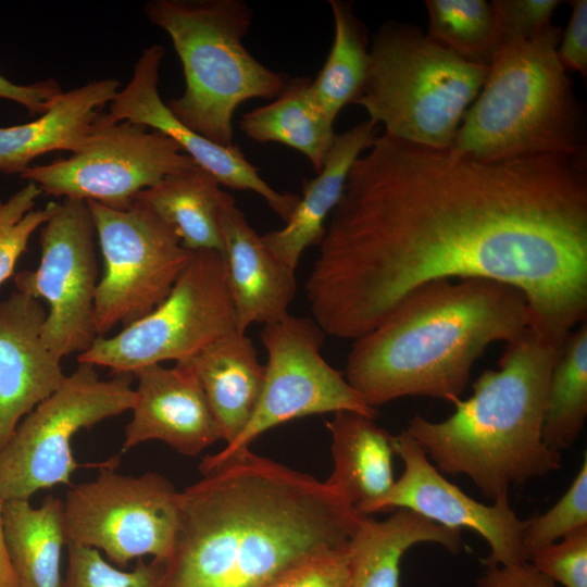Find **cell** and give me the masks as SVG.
Masks as SVG:
<instances>
[{
  "instance_id": "cell-1",
  "label": "cell",
  "mask_w": 587,
  "mask_h": 587,
  "mask_svg": "<svg viewBox=\"0 0 587 587\" xmlns=\"http://www.w3.org/2000/svg\"><path fill=\"white\" fill-rule=\"evenodd\" d=\"M305 283L312 319L355 340L419 287L485 278L524 294L562 347L587 319L586 153L480 162L377 136L353 163Z\"/></svg>"
},
{
  "instance_id": "cell-2",
  "label": "cell",
  "mask_w": 587,
  "mask_h": 587,
  "mask_svg": "<svg viewBox=\"0 0 587 587\" xmlns=\"http://www.w3.org/2000/svg\"><path fill=\"white\" fill-rule=\"evenodd\" d=\"M179 492L161 587H270L342 553L361 517L325 482L250 451Z\"/></svg>"
},
{
  "instance_id": "cell-3",
  "label": "cell",
  "mask_w": 587,
  "mask_h": 587,
  "mask_svg": "<svg viewBox=\"0 0 587 587\" xmlns=\"http://www.w3.org/2000/svg\"><path fill=\"white\" fill-rule=\"evenodd\" d=\"M526 298L492 279L427 283L355 339L345 378L372 409L398 398L460 399L476 360L529 327Z\"/></svg>"
},
{
  "instance_id": "cell-4",
  "label": "cell",
  "mask_w": 587,
  "mask_h": 587,
  "mask_svg": "<svg viewBox=\"0 0 587 587\" xmlns=\"http://www.w3.org/2000/svg\"><path fill=\"white\" fill-rule=\"evenodd\" d=\"M563 346V345H562ZM562 347L544 344L528 327L507 341L499 370H486L473 395L440 422L414 415L404 429L442 474L465 475L495 501L561 467L542 440L552 369Z\"/></svg>"
},
{
  "instance_id": "cell-5",
  "label": "cell",
  "mask_w": 587,
  "mask_h": 587,
  "mask_svg": "<svg viewBox=\"0 0 587 587\" xmlns=\"http://www.w3.org/2000/svg\"><path fill=\"white\" fill-rule=\"evenodd\" d=\"M562 29L504 43L451 149L480 162L586 153L585 115L558 57Z\"/></svg>"
},
{
  "instance_id": "cell-6",
  "label": "cell",
  "mask_w": 587,
  "mask_h": 587,
  "mask_svg": "<svg viewBox=\"0 0 587 587\" xmlns=\"http://www.w3.org/2000/svg\"><path fill=\"white\" fill-rule=\"evenodd\" d=\"M149 22L163 29L182 62L185 90L166 103L185 126L220 146H233V117L242 102L274 100L289 77L246 48L253 12L243 0H151Z\"/></svg>"
},
{
  "instance_id": "cell-7",
  "label": "cell",
  "mask_w": 587,
  "mask_h": 587,
  "mask_svg": "<svg viewBox=\"0 0 587 587\" xmlns=\"http://www.w3.org/2000/svg\"><path fill=\"white\" fill-rule=\"evenodd\" d=\"M487 73L488 66L461 59L416 26L387 21L374 35L365 82L353 104L387 135L448 149Z\"/></svg>"
},
{
  "instance_id": "cell-8",
  "label": "cell",
  "mask_w": 587,
  "mask_h": 587,
  "mask_svg": "<svg viewBox=\"0 0 587 587\" xmlns=\"http://www.w3.org/2000/svg\"><path fill=\"white\" fill-rule=\"evenodd\" d=\"M134 375L102 379L95 366L79 363L62 385L18 423L0 450V500H29L38 490L71 485L79 464L71 442L84 428L130 411Z\"/></svg>"
},
{
  "instance_id": "cell-9",
  "label": "cell",
  "mask_w": 587,
  "mask_h": 587,
  "mask_svg": "<svg viewBox=\"0 0 587 587\" xmlns=\"http://www.w3.org/2000/svg\"><path fill=\"white\" fill-rule=\"evenodd\" d=\"M236 330L222 253L193 257L168 296L149 314L114 336L98 337L78 363L129 373L165 361L183 362Z\"/></svg>"
},
{
  "instance_id": "cell-10",
  "label": "cell",
  "mask_w": 587,
  "mask_h": 587,
  "mask_svg": "<svg viewBox=\"0 0 587 587\" xmlns=\"http://www.w3.org/2000/svg\"><path fill=\"white\" fill-rule=\"evenodd\" d=\"M66 542L102 551L123 569L152 555L165 563L179 521V491L158 472L139 476L100 465L95 479L71 486L62 502Z\"/></svg>"
},
{
  "instance_id": "cell-11",
  "label": "cell",
  "mask_w": 587,
  "mask_h": 587,
  "mask_svg": "<svg viewBox=\"0 0 587 587\" xmlns=\"http://www.w3.org/2000/svg\"><path fill=\"white\" fill-rule=\"evenodd\" d=\"M102 259L95 300V328L105 336L154 310L171 292L193 253L148 209H125L86 201Z\"/></svg>"
},
{
  "instance_id": "cell-12",
  "label": "cell",
  "mask_w": 587,
  "mask_h": 587,
  "mask_svg": "<svg viewBox=\"0 0 587 587\" xmlns=\"http://www.w3.org/2000/svg\"><path fill=\"white\" fill-rule=\"evenodd\" d=\"M323 334L313 319L291 314L264 325L261 340L267 361L257 409L232 442L202 459V474L245 453L264 432L290 420L339 411L376 417L377 410L366 405L345 375L323 358Z\"/></svg>"
},
{
  "instance_id": "cell-13",
  "label": "cell",
  "mask_w": 587,
  "mask_h": 587,
  "mask_svg": "<svg viewBox=\"0 0 587 587\" xmlns=\"http://www.w3.org/2000/svg\"><path fill=\"white\" fill-rule=\"evenodd\" d=\"M196 165L162 133L129 121L109 123L99 112L77 152L29 166L20 177L46 195L125 209L141 190Z\"/></svg>"
},
{
  "instance_id": "cell-14",
  "label": "cell",
  "mask_w": 587,
  "mask_h": 587,
  "mask_svg": "<svg viewBox=\"0 0 587 587\" xmlns=\"http://www.w3.org/2000/svg\"><path fill=\"white\" fill-rule=\"evenodd\" d=\"M96 230L86 201L64 198L40 229V262L15 274L17 291L49 308L43 339L60 360L88 350L98 338Z\"/></svg>"
},
{
  "instance_id": "cell-15",
  "label": "cell",
  "mask_w": 587,
  "mask_h": 587,
  "mask_svg": "<svg viewBox=\"0 0 587 587\" xmlns=\"http://www.w3.org/2000/svg\"><path fill=\"white\" fill-rule=\"evenodd\" d=\"M391 444L394 453L403 462V473L365 515L409 509L446 527L467 528L479 534L490 548L484 561L486 566L528 562L522 546L527 520L517 517L509 497L499 498L492 504L471 498L439 472L405 430L392 435Z\"/></svg>"
},
{
  "instance_id": "cell-16",
  "label": "cell",
  "mask_w": 587,
  "mask_h": 587,
  "mask_svg": "<svg viewBox=\"0 0 587 587\" xmlns=\"http://www.w3.org/2000/svg\"><path fill=\"white\" fill-rule=\"evenodd\" d=\"M164 48L158 43L143 49L128 84L118 90L102 112L109 123L129 121L158 130L174 140L192 161L221 184L236 190L259 195L285 223L300 196L280 192L270 186L238 146H220L178 121L161 99L158 83Z\"/></svg>"
},
{
  "instance_id": "cell-17",
  "label": "cell",
  "mask_w": 587,
  "mask_h": 587,
  "mask_svg": "<svg viewBox=\"0 0 587 587\" xmlns=\"http://www.w3.org/2000/svg\"><path fill=\"white\" fill-rule=\"evenodd\" d=\"M137 379L132 419L125 427L122 451L149 440H160L177 452L195 457L222 434L205 395L186 366H143Z\"/></svg>"
},
{
  "instance_id": "cell-18",
  "label": "cell",
  "mask_w": 587,
  "mask_h": 587,
  "mask_svg": "<svg viewBox=\"0 0 587 587\" xmlns=\"http://www.w3.org/2000/svg\"><path fill=\"white\" fill-rule=\"evenodd\" d=\"M47 311L20 291L0 301V450L18 423L65 379L43 339Z\"/></svg>"
},
{
  "instance_id": "cell-19",
  "label": "cell",
  "mask_w": 587,
  "mask_h": 587,
  "mask_svg": "<svg viewBox=\"0 0 587 587\" xmlns=\"http://www.w3.org/2000/svg\"><path fill=\"white\" fill-rule=\"evenodd\" d=\"M220 224L236 330L245 334L254 323L286 317L297 292L296 271L271 252L235 200L223 209Z\"/></svg>"
},
{
  "instance_id": "cell-20",
  "label": "cell",
  "mask_w": 587,
  "mask_h": 587,
  "mask_svg": "<svg viewBox=\"0 0 587 587\" xmlns=\"http://www.w3.org/2000/svg\"><path fill=\"white\" fill-rule=\"evenodd\" d=\"M378 126L369 118L336 135L321 171L314 178L303 179L302 195L285 226L261 235L271 252L290 268L296 271L304 250L322 241L349 172L378 136Z\"/></svg>"
},
{
  "instance_id": "cell-21",
  "label": "cell",
  "mask_w": 587,
  "mask_h": 587,
  "mask_svg": "<svg viewBox=\"0 0 587 587\" xmlns=\"http://www.w3.org/2000/svg\"><path fill=\"white\" fill-rule=\"evenodd\" d=\"M120 82L105 78L62 92L30 122L0 127V173L21 174L36 158L53 151L77 152L102 107L116 96Z\"/></svg>"
},
{
  "instance_id": "cell-22",
  "label": "cell",
  "mask_w": 587,
  "mask_h": 587,
  "mask_svg": "<svg viewBox=\"0 0 587 587\" xmlns=\"http://www.w3.org/2000/svg\"><path fill=\"white\" fill-rule=\"evenodd\" d=\"M200 384L222 434L232 442L253 415L264 384V365L252 340L234 332L223 336L186 361Z\"/></svg>"
},
{
  "instance_id": "cell-23",
  "label": "cell",
  "mask_w": 587,
  "mask_h": 587,
  "mask_svg": "<svg viewBox=\"0 0 587 587\" xmlns=\"http://www.w3.org/2000/svg\"><path fill=\"white\" fill-rule=\"evenodd\" d=\"M421 542L438 544L457 554L462 549L461 530L403 508L382 521L361 515L346 551L350 587H399L401 559Z\"/></svg>"
},
{
  "instance_id": "cell-24",
  "label": "cell",
  "mask_w": 587,
  "mask_h": 587,
  "mask_svg": "<svg viewBox=\"0 0 587 587\" xmlns=\"http://www.w3.org/2000/svg\"><path fill=\"white\" fill-rule=\"evenodd\" d=\"M332 437L334 469L325 482L355 511L366 510L395 483L391 437L374 417L358 412H335L326 422Z\"/></svg>"
},
{
  "instance_id": "cell-25",
  "label": "cell",
  "mask_w": 587,
  "mask_h": 587,
  "mask_svg": "<svg viewBox=\"0 0 587 587\" xmlns=\"http://www.w3.org/2000/svg\"><path fill=\"white\" fill-rule=\"evenodd\" d=\"M234 197L221 189L215 177L196 165L170 174L138 192L133 203L141 205L167 224L184 248L222 253L221 214Z\"/></svg>"
},
{
  "instance_id": "cell-26",
  "label": "cell",
  "mask_w": 587,
  "mask_h": 587,
  "mask_svg": "<svg viewBox=\"0 0 587 587\" xmlns=\"http://www.w3.org/2000/svg\"><path fill=\"white\" fill-rule=\"evenodd\" d=\"M2 521L18 587H62V501L48 496L37 508L29 500L3 501Z\"/></svg>"
},
{
  "instance_id": "cell-27",
  "label": "cell",
  "mask_w": 587,
  "mask_h": 587,
  "mask_svg": "<svg viewBox=\"0 0 587 587\" xmlns=\"http://www.w3.org/2000/svg\"><path fill=\"white\" fill-rule=\"evenodd\" d=\"M310 77L289 78L265 105L245 113L239 129L258 142H278L296 149L319 173L335 140L334 123L315 102Z\"/></svg>"
},
{
  "instance_id": "cell-28",
  "label": "cell",
  "mask_w": 587,
  "mask_h": 587,
  "mask_svg": "<svg viewBox=\"0 0 587 587\" xmlns=\"http://www.w3.org/2000/svg\"><path fill=\"white\" fill-rule=\"evenodd\" d=\"M334 39L325 63L311 80L312 96L325 114L335 122L340 110L353 103L365 82L369 67L366 27L354 13L353 3L329 0Z\"/></svg>"
},
{
  "instance_id": "cell-29",
  "label": "cell",
  "mask_w": 587,
  "mask_h": 587,
  "mask_svg": "<svg viewBox=\"0 0 587 587\" xmlns=\"http://www.w3.org/2000/svg\"><path fill=\"white\" fill-rule=\"evenodd\" d=\"M587 416V320L563 341L548 386L542 440L560 452L573 446Z\"/></svg>"
},
{
  "instance_id": "cell-30",
  "label": "cell",
  "mask_w": 587,
  "mask_h": 587,
  "mask_svg": "<svg viewBox=\"0 0 587 587\" xmlns=\"http://www.w3.org/2000/svg\"><path fill=\"white\" fill-rule=\"evenodd\" d=\"M427 36L461 59L489 66L501 48L495 9L485 0H426Z\"/></svg>"
},
{
  "instance_id": "cell-31",
  "label": "cell",
  "mask_w": 587,
  "mask_h": 587,
  "mask_svg": "<svg viewBox=\"0 0 587 587\" xmlns=\"http://www.w3.org/2000/svg\"><path fill=\"white\" fill-rule=\"evenodd\" d=\"M67 569L62 587H161L164 563L138 559L130 571L108 562L95 548L66 542Z\"/></svg>"
},
{
  "instance_id": "cell-32",
  "label": "cell",
  "mask_w": 587,
  "mask_h": 587,
  "mask_svg": "<svg viewBox=\"0 0 587 587\" xmlns=\"http://www.w3.org/2000/svg\"><path fill=\"white\" fill-rule=\"evenodd\" d=\"M41 193L35 183L28 182L8 200H0V285L12 276L32 235L58 207V202L51 201L43 209L33 210Z\"/></svg>"
},
{
  "instance_id": "cell-33",
  "label": "cell",
  "mask_w": 587,
  "mask_h": 587,
  "mask_svg": "<svg viewBox=\"0 0 587 587\" xmlns=\"http://www.w3.org/2000/svg\"><path fill=\"white\" fill-rule=\"evenodd\" d=\"M587 526V457L565 494L545 513L527 520L522 546L527 561L538 550Z\"/></svg>"
},
{
  "instance_id": "cell-34",
  "label": "cell",
  "mask_w": 587,
  "mask_h": 587,
  "mask_svg": "<svg viewBox=\"0 0 587 587\" xmlns=\"http://www.w3.org/2000/svg\"><path fill=\"white\" fill-rule=\"evenodd\" d=\"M529 561L554 583L564 587H587V526L536 551Z\"/></svg>"
},
{
  "instance_id": "cell-35",
  "label": "cell",
  "mask_w": 587,
  "mask_h": 587,
  "mask_svg": "<svg viewBox=\"0 0 587 587\" xmlns=\"http://www.w3.org/2000/svg\"><path fill=\"white\" fill-rule=\"evenodd\" d=\"M501 46L527 40L550 25V20L560 5L558 0H494L491 1Z\"/></svg>"
},
{
  "instance_id": "cell-36",
  "label": "cell",
  "mask_w": 587,
  "mask_h": 587,
  "mask_svg": "<svg viewBox=\"0 0 587 587\" xmlns=\"http://www.w3.org/2000/svg\"><path fill=\"white\" fill-rule=\"evenodd\" d=\"M346 551L304 562L270 587H350Z\"/></svg>"
},
{
  "instance_id": "cell-37",
  "label": "cell",
  "mask_w": 587,
  "mask_h": 587,
  "mask_svg": "<svg viewBox=\"0 0 587 587\" xmlns=\"http://www.w3.org/2000/svg\"><path fill=\"white\" fill-rule=\"evenodd\" d=\"M571 16L567 26L562 32L558 46V57L565 67L587 75V1L571 2Z\"/></svg>"
},
{
  "instance_id": "cell-38",
  "label": "cell",
  "mask_w": 587,
  "mask_h": 587,
  "mask_svg": "<svg viewBox=\"0 0 587 587\" xmlns=\"http://www.w3.org/2000/svg\"><path fill=\"white\" fill-rule=\"evenodd\" d=\"M62 92L54 79L20 85L0 74V98L23 105L32 116L43 114Z\"/></svg>"
},
{
  "instance_id": "cell-39",
  "label": "cell",
  "mask_w": 587,
  "mask_h": 587,
  "mask_svg": "<svg viewBox=\"0 0 587 587\" xmlns=\"http://www.w3.org/2000/svg\"><path fill=\"white\" fill-rule=\"evenodd\" d=\"M476 587H557V585L528 561L512 565H487L477 579Z\"/></svg>"
},
{
  "instance_id": "cell-40",
  "label": "cell",
  "mask_w": 587,
  "mask_h": 587,
  "mask_svg": "<svg viewBox=\"0 0 587 587\" xmlns=\"http://www.w3.org/2000/svg\"><path fill=\"white\" fill-rule=\"evenodd\" d=\"M2 503L0 500V587H18L17 577L11 564L2 521Z\"/></svg>"
}]
</instances>
